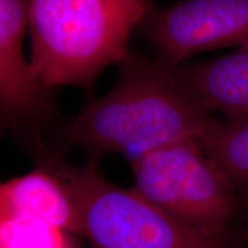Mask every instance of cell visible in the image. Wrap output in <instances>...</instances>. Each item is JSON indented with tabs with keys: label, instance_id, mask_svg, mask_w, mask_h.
Instances as JSON below:
<instances>
[{
	"label": "cell",
	"instance_id": "6da1fadb",
	"mask_svg": "<svg viewBox=\"0 0 248 248\" xmlns=\"http://www.w3.org/2000/svg\"><path fill=\"white\" fill-rule=\"evenodd\" d=\"M116 83L86 102L57 137L92 161L117 153L132 162L144 154L190 138L208 114L191 100L169 68L131 53L119 63Z\"/></svg>",
	"mask_w": 248,
	"mask_h": 248
},
{
	"label": "cell",
	"instance_id": "7a4b0ae2",
	"mask_svg": "<svg viewBox=\"0 0 248 248\" xmlns=\"http://www.w3.org/2000/svg\"><path fill=\"white\" fill-rule=\"evenodd\" d=\"M141 20L100 0H28L32 69L51 90H91L105 68L128 57Z\"/></svg>",
	"mask_w": 248,
	"mask_h": 248
},
{
	"label": "cell",
	"instance_id": "3957f363",
	"mask_svg": "<svg viewBox=\"0 0 248 248\" xmlns=\"http://www.w3.org/2000/svg\"><path fill=\"white\" fill-rule=\"evenodd\" d=\"M75 200L83 237L91 248H240L244 235L206 233L182 223L133 188L114 185L97 161L75 166L59 157L44 162Z\"/></svg>",
	"mask_w": 248,
	"mask_h": 248
},
{
	"label": "cell",
	"instance_id": "277c9868",
	"mask_svg": "<svg viewBox=\"0 0 248 248\" xmlns=\"http://www.w3.org/2000/svg\"><path fill=\"white\" fill-rule=\"evenodd\" d=\"M133 190L184 224L230 234L238 190L195 138L157 148L130 162Z\"/></svg>",
	"mask_w": 248,
	"mask_h": 248
},
{
	"label": "cell",
	"instance_id": "5b68a950",
	"mask_svg": "<svg viewBox=\"0 0 248 248\" xmlns=\"http://www.w3.org/2000/svg\"><path fill=\"white\" fill-rule=\"evenodd\" d=\"M155 60L171 68L194 54L248 46V0H184L152 7L139 23Z\"/></svg>",
	"mask_w": 248,
	"mask_h": 248
},
{
	"label": "cell",
	"instance_id": "8992f818",
	"mask_svg": "<svg viewBox=\"0 0 248 248\" xmlns=\"http://www.w3.org/2000/svg\"><path fill=\"white\" fill-rule=\"evenodd\" d=\"M28 0H0V113L2 128L36 131L54 113L52 90L23 52Z\"/></svg>",
	"mask_w": 248,
	"mask_h": 248
},
{
	"label": "cell",
	"instance_id": "52a82bcc",
	"mask_svg": "<svg viewBox=\"0 0 248 248\" xmlns=\"http://www.w3.org/2000/svg\"><path fill=\"white\" fill-rule=\"evenodd\" d=\"M203 113L217 110L228 120L248 119V46L224 57L169 68Z\"/></svg>",
	"mask_w": 248,
	"mask_h": 248
},
{
	"label": "cell",
	"instance_id": "ba28073f",
	"mask_svg": "<svg viewBox=\"0 0 248 248\" xmlns=\"http://www.w3.org/2000/svg\"><path fill=\"white\" fill-rule=\"evenodd\" d=\"M0 213L29 215L83 237L80 214L60 177L42 167L8 179L0 186Z\"/></svg>",
	"mask_w": 248,
	"mask_h": 248
},
{
	"label": "cell",
	"instance_id": "9c48e42d",
	"mask_svg": "<svg viewBox=\"0 0 248 248\" xmlns=\"http://www.w3.org/2000/svg\"><path fill=\"white\" fill-rule=\"evenodd\" d=\"M195 139L235 188L248 193V119L217 121L207 116Z\"/></svg>",
	"mask_w": 248,
	"mask_h": 248
},
{
	"label": "cell",
	"instance_id": "30bf717a",
	"mask_svg": "<svg viewBox=\"0 0 248 248\" xmlns=\"http://www.w3.org/2000/svg\"><path fill=\"white\" fill-rule=\"evenodd\" d=\"M73 235L36 217L0 213V248H76Z\"/></svg>",
	"mask_w": 248,
	"mask_h": 248
},
{
	"label": "cell",
	"instance_id": "8fae6325",
	"mask_svg": "<svg viewBox=\"0 0 248 248\" xmlns=\"http://www.w3.org/2000/svg\"><path fill=\"white\" fill-rule=\"evenodd\" d=\"M100 1L126 9L141 17H144L146 12L153 6L152 0H100Z\"/></svg>",
	"mask_w": 248,
	"mask_h": 248
}]
</instances>
